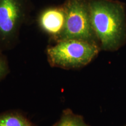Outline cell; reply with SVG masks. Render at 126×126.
<instances>
[{"instance_id": "cell-1", "label": "cell", "mask_w": 126, "mask_h": 126, "mask_svg": "<svg viewBox=\"0 0 126 126\" xmlns=\"http://www.w3.org/2000/svg\"><path fill=\"white\" fill-rule=\"evenodd\" d=\"M91 23L100 47L116 51L126 43V15L123 3L89 0Z\"/></svg>"}, {"instance_id": "cell-2", "label": "cell", "mask_w": 126, "mask_h": 126, "mask_svg": "<svg viewBox=\"0 0 126 126\" xmlns=\"http://www.w3.org/2000/svg\"><path fill=\"white\" fill-rule=\"evenodd\" d=\"M100 46L86 41L64 39L47 51L51 65L63 68H75L89 64L98 54Z\"/></svg>"}, {"instance_id": "cell-3", "label": "cell", "mask_w": 126, "mask_h": 126, "mask_svg": "<svg viewBox=\"0 0 126 126\" xmlns=\"http://www.w3.org/2000/svg\"><path fill=\"white\" fill-rule=\"evenodd\" d=\"M64 8L65 27L59 40L77 39L99 46L91 23L89 0H67Z\"/></svg>"}, {"instance_id": "cell-4", "label": "cell", "mask_w": 126, "mask_h": 126, "mask_svg": "<svg viewBox=\"0 0 126 126\" xmlns=\"http://www.w3.org/2000/svg\"><path fill=\"white\" fill-rule=\"evenodd\" d=\"M23 14L20 0H0V42H7L13 36Z\"/></svg>"}, {"instance_id": "cell-5", "label": "cell", "mask_w": 126, "mask_h": 126, "mask_svg": "<svg viewBox=\"0 0 126 126\" xmlns=\"http://www.w3.org/2000/svg\"><path fill=\"white\" fill-rule=\"evenodd\" d=\"M39 22L44 31L60 39L65 23V11L64 6L46 9L40 14Z\"/></svg>"}, {"instance_id": "cell-6", "label": "cell", "mask_w": 126, "mask_h": 126, "mask_svg": "<svg viewBox=\"0 0 126 126\" xmlns=\"http://www.w3.org/2000/svg\"><path fill=\"white\" fill-rule=\"evenodd\" d=\"M0 126H33L28 119L16 113L0 114Z\"/></svg>"}, {"instance_id": "cell-7", "label": "cell", "mask_w": 126, "mask_h": 126, "mask_svg": "<svg viewBox=\"0 0 126 126\" xmlns=\"http://www.w3.org/2000/svg\"><path fill=\"white\" fill-rule=\"evenodd\" d=\"M54 126H89L84 122L82 118L70 111L65 113L59 122Z\"/></svg>"}, {"instance_id": "cell-8", "label": "cell", "mask_w": 126, "mask_h": 126, "mask_svg": "<svg viewBox=\"0 0 126 126\" xmlns=\"http://www.w3.org/2000/svg\"><path fill=\"white\" fill-rule=\"evenodd\" d=\"M7 65H6L5 61L0 57V79L5 75L7 72Z\"/></svg>"}]
</instances>
